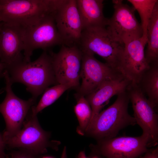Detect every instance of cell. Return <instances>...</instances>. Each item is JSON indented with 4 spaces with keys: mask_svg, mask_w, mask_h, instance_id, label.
I'll return each instance as SVG.
<instances>
[{
    "mask_svg": "<svg viewBox=\"0 0 158 158\" xmlns=\"http://www.w3.org/2000/svg\"><path fill=\"white\" fill-rule=\"evenodd\" d=\"M23 50L21 27L0 23V62L7 68L23 61Z\"/></svg>",
    "mask_w": 158,
    "mask_h": 158,
    "instance_id": "9a60e30c",
    "label": "cell"
},
{
    "mask_svg": "<svg viewBox=\"0 0 158 158\" xmlns=\"http://www.w3.org/2000/svg\"><path fill=\"white\" fill-rule=\"evenodd\" d=\"M132 103L134 117L147 138L149 147L158 143V116L157 111L137 84L131 83L127 90Z\"/></svg>",
    "mask_w": 158,
    "mask_h": 158,
    "instance_id": "52a82bcc",
    "label": "cell"
},
{
    "mask_svg": "<svg viewBox=\"0 0 158 158\" xmlns=\"http://www.w3.org/2000/svg\"><path fill=\"white\" fill-rule=\"evenodd\" d=\"M36 154L27 151L22 150L15 152L11 154L9 158H39Z\"/></svg>",
    "mask_w": 158,
    "mask_h": 158,
    "instance_id": "603a6c76",
    "label": "cell"
},
{
    "mask_svg": "<svg viewBox=\"0 0 158 158\" xmlns=\"http://www.w3.org/2000/svg\"><path fill=\"white\" fill-rule=\"evenodd\" d=\"M58 0H0V21L22 27L38 23L54 12Z\"/></svg>",
    "mask_w": 158,
    "mask_h": 158,
    "instance_id": "3957f363",
    "label": "cell"
},
{
    "mask_svg": "<svg viewBox=\"0 0 158 158\" xmlns=\"http://www.w3.org/2000/svg\"><path fill=\"white\" fill-rule=\"evenodd\" d=\"M96 155L95 156V158H104L103 157L99 155H98L96 154Z\"/></svg>",
    "mask_w": 158,
    "mask_h": 158,
    "instance_id": "83f0119b",
    "label": "cell"
},
{
    "mask_svg": "<svg viewBox=\"0 0 158 158\" xmlns=\"http://www.w3.org/2000/svg\"><path fill=\"white\" fill-rule=\"evenodd\" d=\"M6 65L0 62V79L4 77V73L6 70Z\"/></svg>",
    "mask_w": 158,
    "mask_h": 158,
    "instance_id": "484cf974",
    "label": "cell"
},
{
    "mask_svg": "<svg viewBox=\"0 0 158 158\" xmlns=\"http://www.w3.org/2000/svg\"><path fill=\"white\" fill-rule=\"evenodd\" d=\"M117 95L114 102L100 112L87 128L85 134L97 141L116 136L119 131L136 124L128 111L129 97L127 90Z\"/></svg>",
    "mask_w": 158,
    "mask_h": 158,
    "instance_id": "7a4b0ae2",
    "label": "cell"
},
{
    "mask_svg": "<svg viewBox=\"0 0 158 158\" xmlns=\"http://www.w3.org/2000/svg\"><path fill=\"white\" fill-rule=\"evenodd\" d=\"M50 135L40 126L37 116H32L30 111L20 129L4 141L5 145L11 148H19L38 155L46 152L51 145Z\"/></svg>",
    "mask_w": 158,
    "mask_h": 158,
    "instance_id": "30bf717a",
    "label": "cell"
},
{
    "mask_svg": "<svg viewBox=\"0 0 158 158\" xmlns=\"http://www.w3.org/2000/svg\"><path fill=\"white\" fill-rule=\"evenodd\" d=\"M147 40L145 58L150 65L158 63V1L148 23Z\"/></svg>",
    "mask_w": 158,
    "mask_h": 158,
    "instance_id": "d6986e66",
    "label": "cell"
},
{
    "mask_svg": "<svg viewBox=\"0 0 158 158\" xmlns=\"http://www.w3.org/2000/svg\"><path fill=\"white\" fill-rule=\"evenodd\" d=\"M140 158H158V147L149 149Z\"/></svg>",
    "mask_w": 158,
    "mask_h": 158,
    "instance_id": "cb8c5ba5",
    "label": "cell"
},
{
    "mask_svg": "<svg viewBox=\"0 0 158 158\" xmlns=\"http://www.w3.org/2000/svg\"><path fill=\"white\" fill-rule=\"evenodd\" d=\"M49 53L57 84L70 83L78 90L83 55L78 47L62 45L58 53Z\"/></svg>",
    "mask_w": 158,
    "mask_h": 158,
    "instance_id": "8fae6325",
    "label": "cell"
},
{
    "mask_svg": "<svg viewBox=\"0 0 158 158\" xmlns=\"http://www.w3.org/2000/svg\"><path fill=\"white\" fill-rule=\"evenodd\" d=\"M82 53L80 73L82 82L76 94L85 97L105 81L123 75L106 63L98 60L94 54Z\"/></svg>",
    "mask_w": 158,
    "mask_h": 158,
    "instance_id": "7c38bea8",
    "label": "cell"
},
{
    "mask_svg": "<svg viewBox=\"0 0 158 158\" xmlns=\"http://www.w3.org/2000/svg\"><path fill=\"white\" fill-rule=\"evenodd\" d=\"M131 83L126 77L121 75L105 81L85 96L92 110V116L88 126L100 112L105 104L113 96L126 91Z\"/></svg>",
    "mask_w": 158,
    "mask_h": 158,
    "instance_id": "2e32d148",
    "label": "cell"
},
{
    "mask_svg": "<svg viewBox=\"0 0 158 158\" xmlns=\"http://www.w3.org/2000/svg\"><path fill=\"white\" fill-rule=\"evenodd\" d=\"M124 46L113 38L106 27H101L83 30L78 45L82 52L99 55L120 72L119 64Z\"/></svg>",
    "mask_w": 158,
    "mask_h": 158,
    "instance_id": "277c9868",
    "label": "cell"
},
{
    "mask_svg": "<svg viewBox=\"0 0 158 158\" xmlns=\"http://www.w3.org/2000/svg\"><path fill=\"white\" fill-rule=\"evenodd\" d=\"M54 16L64 45L78 46L83 29L76 0H61Z\"/></svg>",
    "mask_w": 158,
    "mask_h": 158,
    "instance_id": "4fadbf2b",
    "label": "cell"
},
{
    "mask_svg": "<svg viewBox=\"0 0 158 158\" xmlns=\"http://www.w3.org/2000/svg\"><path fill=\"white\" fill-rule=\"evenodd\" d=\"M21 30L25 61H31V57L35 49L47 50L55 46L64 45L56 27L54 12L46 15L35 25L21 27Z\"/></svg>",
    "mask_w": 158,
    "mask_h": 158,
    "instance_id": "5b68a950",
    "label": "cell"
},
{
    "mask_svg": "<svg viewBox=\"0 0 158 158\" xmlns=\"http://www.w3.org/2000/svg\"><path fill=\"white\" fill-rule=\"evenodd\" d=\"M145 46L141 38L124 45L119 69L132 83L138 84L144 73L150 68V65L145 57Z\"/></svg>",
    "mask_w": 158,
    "mask_h": 158,
    "instance_id": "5bb4252c",
    "label": "cell"
},
{
    "mask_svg": "<svg viewBox=\"0 0 158 158\" xmlns=\"http://www.w3.org/2000/svg\"><path fill=\"white\" fill-rule=\"evenodd\" d=\"M5 146L3 136L0 134V158H6L4 151Z\"/></svg>",
    "mask_w": 158,
    "mask_h": 158,
    "instance_id": "d4e9b609",
    "label": "cell"
},
{
    "mask_svg": "<svg viewBox=\"0 0 158 158\" xmlns=\"http://www.w3.org/2000/svg\"><path fill=\"white\" fill-rule=\"evenodd\" d=\"M12 84H23L27 91L36 99L50 85L57 84L52 65V58L47 50L33 61H23L6 68Z\"/></svg>",
    "mask_w": 158,
    "mask_h": 158,
    "instance_id": "6da1fadb",
    "label": "cell"
},
{
    "mask_svg": "<svg viewBox=\"0 0 158 158\" xmlns=\"http://www.w3.org/2000/svg\"><path fill=\"white\" fill-rule=\"evenodd\" d=\"M71 88H73V86L69 83L58 84L47 88L38 104L31 108L32 115L37 116L38 113L54 103L65 91Z\"/></svg>",
    "mask_w": 158,
    "mask_h": 158,
    "instance_id": "ffe728a7",
    "label": "cell"
},
{
    "mask_svg": "<svg viewBox=\"0 0 158 158\" xmlns=\"http://www.w3.org/2000/svg\"><path fill=\"white\" fill-rule=\"evenodd\" d=\"M97 141L92 147L93 152L104 158H138L149 148L148 140L142 135L116 136Z\"/></svg>",
    "mask_w": 158,
    "mask_h": 158,
    "instance_id": "9c48e42d",
    "label": "cell"
},
{
    "mask_svg": "<svg viewBox=\"0 0 158 158\" xmlns=\"http://www.w3.org/2000/svg\"><path fill=\"white\" fill-rule=\"evenodd\" d=\"M4 78L5 86L4 90L6 95L0 104V113L3 115L6 124V128L2 135L4 140L12 136L21 128L32 107L36 99L32 98L24 100L17 97L13 92L9 75L6 70Z\"/></svg>",
    "mask_w": 158,
    "mask_h": 158,
    "instance_id": "8992f818",
    "label": "cell"
},
{
    "mask_svg": "<svg viewBox=\"0 0 158 158\" xmlns=\"http://www.w3.org/2000/svg\"><path fill=\"white\" fill-rule=\"evenodd\" d=\"M83 30L90 28L106 27L108 19L103 13V0H76Z\"/></svg>",
    "mask_w": 158,
    "mask_h": 158,
    "instance_id": "e0dca14e",
    "label": "cell"
},
{
    "mask_svg": "<svg viewBox=\"0 0 158 158\" xmlns=\"http://www.w3.org/2000/svg\"><path fill=\"white\" fill-rule=\"evenodd\" d=\"M41 158H54L51 157L47 156V157H44Z\"/></svg>",
    "mask_w": 158,
    "mask_h": 158,
    "instance_id": "f1b7e54d",
    "label": "cell"
},
{
    "mask_svg": "<svg viewBox=\"0 0 158 158\" xmlns=\"http://www.w3.org/2000/svg\"><path fill=\"white\" fill-rule=\"evenodd\" d=\"M0 23H1V21H0Z\"/></svg>",
    "mask_w": 158,
    "mask_h": 158,
    "instance_id": "4dcf8cb0",
    "label": "cell"
},
{
    "mask_svg": "<svg viewBox=\"0 0 158 158\" xmlns=\"http://www.w3.org/2000/svg\"><path fill=\"white\" fill-rule=\"evenodd\" d=\"M75 96L77 102L74 107V111L79 123L77 131L79 134L83 135L90 121L92 110L85 96L77 94Z\"/></svg>",
    "mask_w": 158,
    "mask_h": 158,
    "instance_id": "7402d4cb",
    "label": "cell"
},
{
    "mask_svg": "<svg viewBox=\"0 0 158 158\" xmlns=\"http://www.w3.org/2000/svg\"><path fill=\"white\" fill-rule=\"evenodd\" d=\"M114 13L108 20L106 28L117 42L125 45L140 38L142 30L135 14V9L121 0H113Z\"/></svg>",
    "mask_w": 158,
    "mask_h": 158,
    "instance_id": "ba28073f",
    "label": "cell"
},
{
    "mask_svg": "<svg viewBox=\"0 0 158 158\" xmlns=\"http://www.w3.org/2000/svg\"><path fill=\"white\" fill-rule=\"evenodd\" d=\"M140 16L142 30L141 39L145 45L147 43V29L155 5L157 0H128Z\"/></svg>",
    "mask_w": 158,
    "mask_h": 158,
    "instance_id": "44dd1931",
    "label": "cell"
},
{
    "mask_svg": "<svg viewBox=\"0 0 158 158\" xmlns=\"http://www.w3.org/2000/svg\"><path fill=\"white\" fill-rule=\"evenodd\" d=\"M61 158H66V157H65V156H63L61 157Z\"/></svg>",
    "mask_w": 158,
    "mask_h": 158,
    "instance_id": "f546056e",
    "label": "cell"
},
{
    "mask_svg": "<svg viewBox=\"0 0 158 158\" xmlns=\"http://www.w3.org/2000/svg\"><path fill=\"white\" fill-rule=\"evenodd\" d=\"M76 158H91L87 157L84 151L80 152Z\"/></svg>",
    "mask_w": 158,
    "mask_h": 158,
    "instance_id": "4316f807",
    "label": "cell"
},
{
    "mask_svg": "<svg viewBox=\"0 0 158 158\" xmlns=\"http://www.w3.org/2000/svg\"><path fill=\"white\" fill-rule=\"evenodd\" d=\"M157 111L158 105V63L150 64L137 84Z\"/></svg>",
    "mask_w": 158,
    "mask_h": 158,
    "instance_id": "ac0fdd59",
    "label": "cell"
}]
</instances>
